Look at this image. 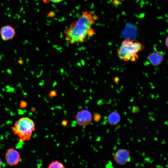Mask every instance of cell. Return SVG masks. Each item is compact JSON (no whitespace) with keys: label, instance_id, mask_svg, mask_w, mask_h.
<instances>
[{"label":"cell","instance_id":"17","mask_svg":"<svg viewBox=\"0 0 168 168\" xmlns=\"http://www.w3.org/2000/svg\"><path fill=\"white\" fill-rule=\"evenodd\" d=\"M23 62L22 60H19L18 61V63L19 64H23Z\"/></svg>","mask_w":168,"mask_h":168},{"label":"cell","instance_id":"4","mask_svg":"<svg viewBox=\"0 0 168 168\" xmlns=\"http://www.w3.org/2000/svg\"><path fill=\"white\" fill-rule=\"evenodd\" d=\"M113 158L115 161L119 165H125L130 161V152L127 149H119L114 153Z\"/></svg>","mask_w":168,"mask_h":168},{"label":"cell","instance_id":"2","mask_svg":"<svg viewBox=\"0 0 168 168\" xmlns=\"http://www.w3.org/2000/svg\"><path fill=\"white\" fill-rule=\"evenodd\" d=\"M144 48V46L141 43L127 39L122 42L116 54L121 60L134 62L138 58V54Z\"/></svg>","mask_w":168,"mask_h":168},{"label":"cell","instance_id":"9","mask_svg":"<svg viewBox=\"0 0 168 168\" xmlns=\"http://www.w3.org/2000/svg\"><path fill=\"white\" fill-rule=\"evenodd\" d=\"M121 116L116 111H113L108 115L107 121L111 126H115L120 122Z\"/></svg>","mask_w":168,"mask_h":168},{"label":"cell","instance_id":"16","mask_svg":"<svg viewBox=\"0 0 168 168\" xmlns=\"http://www.w3.org/2000/svg\"><path fill=\"white\" fill-rule=\"evenodd\" d=\"M168 37L167 36L165 40V44L166 45V46L167 47H168Z\"/></svg>","mask_w":168,"mask_h":168},{"label":"cell","instance_id":"6","mask_svg":"<svg viewBox=\"0 0 168 168\" xmlns=\"http://www.w3.org/2000/svg\"><path fill=\"white\" fill-rule=\"evenodd\" d=\"M5 159L7 163L11 166L17 165L21 160L20 155L16 150L9 149L6 152Z\"/></svg>","mask_w":168,"mask_h":168},{"label":"cell","instance_id":"15","mask_svg":"<svg viewBox=\"0 0 168 168\" xmlns=\"http://www.w3.org/2000/svg\"><path fill=\"white\" fill-rule=\"evenodd\" d=\"M50 1L54 3H58L60 2L63 0H49Z\"/></svg>","mask_w":168,"mask_h":168},{"label":"cell","instance_id":"1","mask_svg":"<svg viewBox=\"0 0 168 168\" xmlns=\"http://www.w3.org/2000/svg\"><path fill=\"white\" fill-rule=\"evenodd\" d=\"M95 16L90 11L83 12L77 20L65 30L66 38L70 43L86 40L88 32L91 29V27L95 23Z\"/></svg>","mask_w":168,"mask_h":168},{"label":"cell","instance_id":"12","mask_svg":"<svg viewBox=\"0 0 168 168\" xmlns=\"http://www.w3.org/2000/svg\"><path fill=\"white\" fill-rule=\"evenodd\" d=\"M27 104L26 101L24 100H21L20 104V106L21 108H23L27 106Z\"/></svg>","mask_w":168,"mask_h":168},{"label":"cell","instance_id":"5","mask_svg":"<svg viewBox=\"0 0 168 168\" xmlns=\"http://www.w3.org/2000/svg\"><path fill=\"white\" fill-rule=\"evenodd\" d=\"M75 119L77 124L84 126L89 124L92 121V116L90 112L86 109H83L77 114Z\"/></svg>","mask_w":168,"mask_h":168},{"label":"cell","instance_id":"10","mask_svg":"<svg viewBox=\"0 0 168 168\" xmlns=\"http://www.w3.org/2000/svg\"><path fill=\"white\" fill-rule=\"evenodd\" d=\"M65 165L62 162L55 161L51 163L49 165L48 168H64Z\"/></svg>","mask_w":168,"mask_h":168},{"label":"cell","instance_id":"14","mask_svg":"<svg viewBox=\"0 0 168 168\" xmlns=\"http://www.w3.org/2000/svg\"><path fill=\"white\" fill-rule=\"evenodd\" d=\"M68 124V121L66 120H63L61 122V125L63 127L67 126Z\"/></svg>","mask_w":168,"mask_h":168},{"label":"cell","instance_id":"11","mask_svg":"<svg viewBox=\"0 0 168 168\" xmlns=\"http://www.w3.org/2000/svg\"><path fill=\"white\" fill-rule=\"evenodd\" d=\"M101 119V114L98 113H94L93 114V119L96 122H99Z\"/></svg>","mask_w":168,"mask_h":168},{"label":"cell","instance_id":"18","mask_svg":"<svg viewBox=\"0 0 168 168\" xmlns=\"http://www.w3.org/2000/svg\"><path fill=\"white\" fill-rule=\"evenodd\" d=\"M2 160L0 158V168L2 167Z\"/></svg>","mask_w":168,"mask_h":168},{"label":"cell","instance_id":"13","mask_svg":"<svg viewBox=\"0 0 168 168\" xmlns=\"http://www.w3.org/2000/svg\"><path fill=\"white\" fill-rule=\"evenodd\" d=\"M49 96L51 97L55 96H57L56 92L55 91H51L49 95Z\"/></svg>","mask_w":168,"mask_h":168},{"label":"cell","instance_id":"7","mask_svg":"<svg viewBox=\"0 0 168 168\" xmlns=\"http://www.w3.org/2000/svg\"><path fill=\"white\" fill-rule=\"evenodd\" d=\"M16 34L14 28L9 25L2 27L0 30V35L2 39L4 41H8L13 39Z\"/></svg>","mask_w":168,"mask_h":168},{"label":"cell","instance_id":"8","mask_svg":"<svg viewBox=\"0 0 168 168\" xmlns=\"http://www.w3.org/2000/svg\"><path fill=\"white\" fill-rule=\"evenodd\" d=\"M164 59V56L159 52H152L148 57V59L150 63L153 66H157L160 65Z\"/></svg>","mask_w":168,"mask_h":168},{"label":"cell","instance_id":"19","mask_svg":"<svg viewBox=\"0 0 168 168\" xmlns=\"http://www.w3.org/2000/svg\"><path fill=\"white\" fill-rule=\"evenodd\" d=\"M120 0L122 1H124L125 0Z\"/></svg>","mask_w":168,"mask_h":168},{"label":"cell","instance_id":"3","mask_svg":"<svg viewBox=\"0 0 168 168\" xmlns=\"http://www.w3.org/2000/svg\"><path fill=\"white\" fill-rule=\"evenodd\" d=\"M12 130L22 142L28 141L35 130V125L33 121L28 117L20 118L16 121Z\"/></svg>","mask_w":168,"mask_h":168}]
</instances>
